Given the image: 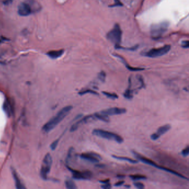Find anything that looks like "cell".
Here are the masks:
<instances>
[{
  "label": "cell",
  "mask_w": 189,
  "mask_h": 189,
  "mask_svg": "<svg viewBox=\"0 0 189 189\" xmlns=\"http://www.w3.org/2000/svg\"><path fill=\"white\" fill-rule=\"evenodd\" d=\"M99 182L101 183L102 184H107L110 182V179H105V180H100Z\"/></svg>",
  "instance_id": "836d02e7"
},
{
  "label": "cell",
  "mask_w": 189,
  "mask_h": 189,
  "mask_svg": "<svg viewBox=\"0 0 189 189\" xmlns=\"http://www.w3.org/2000/svg\"><path fill=\"white\" fill-rule=\"evenodd\" d=\"M10 106L7 104V103H5L4 105V108L5 112L7 114L8 116H10L11 115V108L10 107Z\"/></svg>",
  "instance_id": "d4e9b609"
},
{
  "label": "cell",
  "mask_w": 189,
  "mask_h": 189,
  "mask_svg": "<svg viewBox=\"0 0 189 189\" xmlns=\"http://www.w3.org/2000/svg\"><path fill=\"white\" fill-rule=\"evenodd\" d=\"M169 27V22L167 21L161 22L158 23L153 24L151 27V35L153 39H158L168 31Z\"/></svg>",
  "instance_id": "5b68a950"
},
{
  "label": "cell",
  "mask_w": 189,
  "mask_h": 189,
  "mask_svg": "<svg viewBox=\"0 0 189 189\" xmlns=\"http://www.w3.org/2000/svg\"><path fill=\"white\" fill-rule=\"evenodd\" d=\"M125 187H128V188H130V185H125Z\"/></svg>",
  "instance_id": "8d00e7d4"
},
{
  "label": "cell",
  "mask_w": 189,
  "mask_h": 189,
  "mask_svg": "<svg viewBox=\"0 0 189 189\" xmlns=\"http://www.w3.org/2000/svg\"><path fill=\"white\" fill-rule=\"evenodd\" d=\"M123 5L120 1H115V3L114 4H113L112 5H110L109 7H119V6H123Z\"/></svg>",
  "instance_id": "f1b7e54d"
},
{
  "label": "cell",
  "mask_w": 189,
  "mask_h": 189,
  "mask_svg": "<svg viewBox=\"0 0 189 189\" xmlns=\"http://www.w3.org/2000/svg\"><path fill=\"white\" fill-rule=\"evenodd\" d=\"M58 143H59V139H57L56 140H55L51 144V148L52 150H54L56 148L58 144Z\"/></svg>",
  "instance_id": "83f0119b"
},
{
  "label": "cell",
  "mask_w": 189,
  "mask_h": 189,
  "mask_svg": "<svg viewBox=\"0 0 189 189\" xmlns=\"http://www.w3.org/2000/svg\"><path fill=\"white\" fill-rule=\"evenodd\" d=\"M133 185L138 189H144L145 186L143 183L140 182H135L133 183Z\"/></svg>",
  "instance_id": "4316f807"
},
{
  "label": "cell",
  "mask_w": 189,
  "mask_h": 189,
  "mask_svg": "<svg viewBox=\"0 0 189 189\" xmlns=\"http://www.w3.org/2000/svg\"><path fill=\"white\" fill-rule=\"evenodd\" d=\"M94 116L95 119H98L99 120L103 121L104 122L108 123L110 121V119L108 116H105L104 114H102L101 113H97L93 114Z\"/></svg>",
  "instance_id": "ac0fdd59"
},
{
  "label": "cell",
  "mask_w": 189,
  "mask_h": 189,
  "mask_svg": "<svg viewBox=\"0 0 189 189\" xmlns=\"http://www.w3.org/2000/svg\"><path fill=\"white\" fill-rule=\"evenodd\" d=\"M172 126L169 124L159 127L155 133H153L151 135V139L153 140H158L162 135H164L165 133H167L169 130H170Z\"/></svg>",
  "instance_id": "7c38bea8"
},
{
  "label": "cell",
  "mask_w": 189,
  "mask_h": 189,
  "mask_svg": "<svg viewBox=\"0 0 189 189\" xmlns=\"http://www.w3.org/2000/svg\"><path fill=\"white\" fill-rule=\"evenodd\" d=\"M132 152L133 153L134 156H135V158H136L137 159H138L139 161H140L141 162H142L143 163H144L145 164L149 165H150L153 167H154L155 168L158 169H160L161 170H163L165 172H169L170 174H174V175H176L177 176H178L179 178H181V179H185L186 180H188V178L185 177V176L181 175V174H180L179 172H176L175 170H173L172 169H170L167 168H165V167H163L162 166H160L159 165L157 164L156 163H155L154 161L151 160L149 159H147V158L144 156L143 155H140L138 153H137L135 151H132Z\"/></svg>",
  "instance_id": "7a4b0ae2"
},
{
  "label": "cell",
  "mask_w": 189,
  "mask_h": 189,
  "mask_svg": "<svg viewBox=\"0 0 189 189\" xmlns=\"http://www.w3.org/2000/svg\"><path fill=\"white\" fill-rule=\"evenodd\" d=\"M80 158L83 160H87L91 163H99L100 160L102 159V157L100 155L95 153H82L79 155Z\"/></svg>",
  "instance_id": "30bf717a"
},
{
  "label": "cell",
  "mask_w": 189,
  "mask_h": 189,
  "mask_svg": "<svg viewBox=\"0 0 189 189\" xmlns=\"http://www.w3.org/2000/svg\"><path fill=\"white\" fill-rule=\"evenodd\" d=\"M65 185L67 189H77L75 182L71 179H67L65 181Z\"/></svg>",
  "instance_id": "d6986e66"
},
{
  "label": "cell",
  "mask_w": 189,
  "mask_h": 189,
  "mask_svg": "<svg viewBox=\"0 0 189 189\" xmlns=\"http://www.w3.org/2000/svg\"><path fill=\"white\" fill-rule=\"evenodd\" d=\"M68 170L70 171L72 175L73 178L75 180H87L91 179L92 176V174L89 171H84V172H80L76 170H74L73 169L70 168V167H67Z\"/></svg>",
  "instance_id": "9c48e42d"
},
{
  "label": "cell",
  "mask_w": 189,
  "mask_h": 189,
  "mask_svg": "<svg viewBox=\"0 0 189 189\" xmlns=\"http://www.w3.org/2000/svg\"><path fill=\"white\" fill-rule=\"evenodd\" d=\"M64 52V49L53 50L47 53V55L52 59H57L62 56Z\"/></svg>",
  "instance_id": "9a60e30c"
},
{
  "label": "cell",
  "mask_w": 189,
  "mask_h": 189,
  "mask_svg": "<svg viewBox=\"0 0 189 189\" xmlns=\"http://www.w3.org/2000/svg\"><path fill=\"white\" fill-rule=\"evenodd\" d=\"M102 93L105 95L107 98L112 99H116L118 98V95L116 93H109L107 91H102Z\"/></svg>",
  "instance_id": "603a6c76"
},
{
  "label": "cell",
  "mask_w": 189,
  "mask_h": 189,
  "mask_svg": "<svg viewBox=\"0 0 189 189\" xmlns=\"http://www.w3.org/2000/svg\"><path fill=\"white\" fill-rule=\"evenodd\" d=\"M171 49V46L169 45H166L163 47L158 48H152L147 52L144 53V56L149 58H156L159 57L163 56L167 54Z\"/></svg>",
  "instance_id": "52a82bcc"
},
{
  "label": "cell",
  "mask_w": 189,
  "mask_h": 189,
  "mask_svg": "<svg viewBox=\"0 0 189 189\" xmlns=\"http://www.w3.org/2000/svg\"><path fill=\"white\" fill-rule=\"evenodd\" d=\"M129 87L128 88V89H126V91H125L124 95L127 99H132V98H133V92H132V89L130 88V86H131V80H130V79H129Z\"/></svg>",
  "instance_id": "ffe728a7"
},
{
  "label": "cell",
  "mask_w": 189,
  "mask_h": 189,
  "mask_svg": "<svg viewBox=\"0 0 189 189\" xmlns=\"http://www.w3.org/2000/svg\"><path fill=\"white\" fill-rule=\"evenodd\" d=\"M117 178H118L119 179H123V178H124L125 177V176L124 175H118L117 176Z\"/></svg>",
  "instance_id": "d590c367"
},
{
  "label": "cell",
  "mask_w": 189,
  "mask_h": 189,
  "mask_svg": "<svg viewBox=\"0 0 189 189\" xmlns=\"http://www.w3.org/2000/svg\"><path fill=\"white\" fill-rule=\"evenodd\" d=\"M126 112V109L113 107L107 109L101 112V113L105 116H115V115H120L125 114Z\"/></svg>",
  "instance_id": "8fae6325"
},
{
  "label": "cell",
  "mask_w": 189,
  "mask_h": 189,
  "mask_svg": "<svg viewBox=\"0 0 189 189\" xmlns=\"http://www.w3.org/2000/svg\"><path fill=\"white\" fill-rule=\"evenodd\" d=\"M181 46H182V48H185V49L189 48V41H188V40H186V41H182V43H181Z\"/></svg>",
  "instance_id": "f546056e"
},
{
  "label": "cell",
  "mask_w": 189,
  "mask_h": 189,
  "mask_svg": "<svg viewBox=\"0 0 189 189\" xmlns=\"http://www.w3.org/2000/svg\"><path fill=\"white\" fill-rule=\"evenodd\" d=\"M12 174L14 179V184L16 189H26V186L21 181V179H20L17 172H16L14 169H12Z\"/></svg>",
  "instance_id": "5bb4252c"
},
{
  "label": "cell",
  "mask_w": 189,
  "mask_h": 189,
  "mask_svg": "<svg viewBox=\"0 0 189 189\" xmlns=\"http://www.w3.org/2000/svg\"><path fill=\"white\" fill-rule=\"evenodd\" d=\"M39 7L36 5L31 6L27 2H22L18 6V14L21 16H28L32 13L35 12L39 10Z\"/></svg>",
  "instance_id": "8992f818"
},
{
  "label": "cell",
  "mask_w": 189,
  "mask_h": 189,
  "mask_svg": "<svg viewBox=\"0 0 189 189\" xmlns=\"http://www.w3.org/2000/svg\"><path fill=\"white\" fill-rule=\"evenodd\" d=\"M116 57H117L118 58H119L120 60H122V61L123 62V63L125 64V66H126V68L128 70H130V71H141V70H144V68H134V67H132L129 66L128 63L126 62V61L124 60V59L122 57L120 56L119 55H116Z\"/></svg>",
  "instance_id": "e0dca14e"
},
{
  "label": "cell",
  "mask_w": 189,
  "mask_h": 189,
  "mask_svg": "<svg viewBox=\"0 0 189 189\" xmlns=\"http://www.w3.org/2000/svg\"><path fill=\"white\" fill-rule=\"evenodd\" d=\"M92 134L95 136L109 140H113L116 141L117 143L122 144L124 141L123 138L120 135L116 133H113L105 130L94 129L93 130Z\"/></svg>",
  "instance_id": "3957f363"
},
{
  "label": "cell",
  "mask_w": 189,
  "mask_h": 189,
  "mask_svg": "<svg viewBox=\"0 0 189 189\" xmlns=\"http://www.w3.org/2000/svg\"><path fill=\"white\" fill-rule=\"evenodd\" d=\"M129 178L134 181L143 180L147 179V176L143 175H129Z\"/></svg>",
  "instance_id": "44dd1931"
},
{
  "label": "cell",
  "mask_w": 189,
  "mask_h": 189,
  "mask_svg": "<svg viewBox=\"0 0 189 189\" xmlns=\"http://www.w3.org/2000/svg\"><path fill=\"white\" fill-rule=\"evenodd\" d=\"M91 119H95L94 116V115H88V116H84L83 118H82L79 120H78L77 122L74 123L73 125L71 126L70 129V132H75L76 130H77L78 129V128L79 127L80 125L83 124L88 123Z\"/></svg>",
  "instance_id": "4fadbf2b"
},
{
  "label": "cell",
  "mask_w": 189,
  "mask_h": 189,
  "mask_svg": "<svg viewBox=\"0 0 189 189\" xmlns=\"http://www.w3.org/2000/svg\"><path fill=\"white\" fill-rule=\"evenodd\" d=\"M181 154L184 157L188 156L189 154V147L188 145L182 150L181 151Z\"/></svg>",
  "instance_id": "484cf974"
},
{
  "label": "cell",
  "mask_w": 189,
  "mask_h": 189,
  "mask_svg": "<svg viewBox=\"0 0 189 189\" xmlns=\"http://www.w3.org/2000/svg\"><path fill=\"white\" fill-rule=\"evenodd\" d=\"M72 109V106L68 105L60 110L59 112L56 116H53L52 119H50L47 123L44 125L42 128L43 130L45 132H49L51 130L53 129L64 119V118L70 113Z\"/></svg>",
  "instance_id": "6da1fadb"
},
{
  "label": "cell",
  "mask_w": 189,
  "mask_h": 189,
  "mask_svg": "<svg viewBox=\"0 0 189 189\" xmlns=\"http://www.w3.org/2000/svg\"><path fill=\"white\" fill-rule=\"evenodd\" d=\"M101 187L102 189H112V185L110 184V182L105 184H102Z\"/></svg>",
  "instance_id": "4dcf8cb0"
},
{
  "label": "cell",
  "mask_w": 189,
  "mask_h": 189,
  "mask_svg": "<svg viewBox=\"0 0 189 189\" xmlns=\"http://www.w3.org/2000/svg\"><path fill=\"white\" fill-rule=\"evenodd\" d=\"M86 94L98 95V93L97 91H94L93 90H91V89H85L84 91H79L78 93V94L81 95H83Z\"/></svg>",
  "instance_id": "7402d4cb"
},
{
  "label": "cell",
  "mask_w": 189,
  "mask_h": 189,
  "mask_svg": "<svg viewBox=\"0 0 189 189\" xmlns=\"http://www.w3.org/2000/svg\"><path fill=\"white\" fill-rule=\"evenodd\" d=\"M113 158L114 159H116V160H119L120 161H125L131 163V164H137L138 163V160L133 159L132 158H128V157H125V156H116L114 155H112Z\"/></svg>",
  "instance_id": "2e32d148"
},
{
  "label": "cell",
  "mask_w": 189,
  "mask_h": 189,
  "mask_svg": "<svg viewBox=\"0 0 189 189\" xmlns=\"http://www.w3.org/2000/svg\"><path fill=\"white\" fill-rule=\"evenodd\" d=\"M95 166H97V167H98V168H104V167H105V165L104 164L95 165Z\"/></svg>",
  "instance_id": "e575fe53"
},
{
  "label": "cell",
  "mask_w": 189,
  "mask_h": 189,
  "mask_svg": "<svg viewBox=\"0 0 189 189\" xmlns=\"http://www.w3.org/2000/svg\"><path fill=\"white\" fill-rule=\"evenodd\" d=\"M99 79L103 82H104L105 81V78H106V73L104 71H101L98 74V76Z\"/></svg>",
  "instance_id": "cb8c5ba5"
},
{
  "label": "cell",
  "mask_w": 189,
  "mask_h": 189,
  "mask_svg": "<svg viewBox=\"0 0 189 189\" xmlns=\"http://www.w3.org/2000/svg\"><path fill=\"white\" fill-rule=\"evenodd\" d=\"M73 147H70V150L68 151V155H67V160H70V158H71V155H72V153L73 152Z\"/></svg>",
  "instance_id": "1f68e13d"
},
{
  "label": "cell",
  "mask_w": 189,
  "mask_h": 189,
  "mask_svg": "<svg viewBox=\"0 0 189 189\" xmlns=\"http://www.w3.org/2000/svg\"><path fill=\"white\" fill-rule=\"evenodd\" d=\"M52 164V158L51 155L48 153L46 154L43 159L42 166L41 169V176L42 178L46 180L49 174Z\"/></svg>",
  "instance_id": "ba28073f"
},
{
  "label": "cell",
  "mask_w": 189,
  "mask_h": 189,
  "mask_svg": "<svg viewBox=\"0 0 189 189\" xmlns=\"http://www.w3.org/2000/svg\"><path fill=\"white\" fill-rule=\"evenodd\" d=\"M122 33L123 32L121 29L119 24L116 23L114 27L109 31L107 35V37L110 42L115 45L116 48H118L120 46V43L122 39Z\"/></svg>",
  "instance_id": "277c9868"
},
{
  "label": "cell",
  "mask_w": 189,
  "mask_h": 189,
  "mask_svg": "<svg viewBox=\"0 0 189 189\" xmlns=\"http://www.w3.org/2000/svg\"><path fill=\"white\" fill-rule=\"evenodd\" d=\"M125 183V181L122 180V181H119L118 182H116V184H114V186L116 187H119V186H121L123 185V184Z\"/></svg>",
  "instance_id": "d6a6232c"
}]
</instances>
